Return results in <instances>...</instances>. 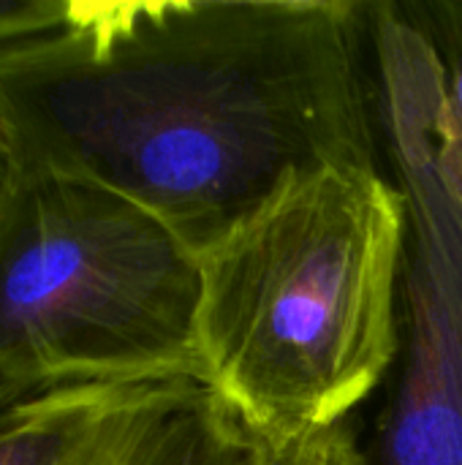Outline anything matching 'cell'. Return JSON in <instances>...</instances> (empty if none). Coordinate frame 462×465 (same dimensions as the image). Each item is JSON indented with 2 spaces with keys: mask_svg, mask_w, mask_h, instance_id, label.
Returning <instances> with one entry per match:
<instances>
[{
  "mask_svg": "<svg viewBox=\"0 0 462 465\" xmlns=\"http://www.w3.org/2000/svg\"><path fill=\"white\" fill-rule=\"evenodd\" d=\"M370 3L82 0L0 57L8 166L84 180L204 256L294 180L378 166Z\"/></svg>",
  "mask_w": 462,
  "mask_h": 465,
  "instance_id": "cell-1",
  "label": "cell"
},
{
  "mask_svg": "<svg viewBox=\"0 0 462 465\" xmlns=\"http://www.w3.org/2000/svg\"><path fill=\"white\" fill-rule=\"evenodd\" d=\"M381 120L408 204L400 341L368 465H462V207L433 161L436 63L403 0L370 5Z\"/></svg>",
  "mask_w": 462,
  "mask_h": 465,
  "instance_id": "cell-4",
  "label": "cell"
},
{
  "mask_svg": "<svg viewBox=\"0 0 462 465\" xmlns=\"http://www.w3.org/2000/svg\"><path fill=\"white\" fill-rule=\"evenodd\" d=\"M199 256L101 185L11 169L0 183V414L52 392L204 379Z\"/></svg>",
  "mask_w": 462,
  "mask_h": 465,
  "instance_id": "cell-3",
  "label": "cell"
},
{
  "mask_svg": "<svg viewBox=\"0 0 462 465\" xmlns=\"http://www.w3.org/2000/svg\"><path fill=\"white\" fill-rule=\"evenodd\" d=\"M267 452L191 376L74 387L0 414V465H267Z\"/></svg>",
  "mask_w": 462,
  "mask_h": 465,
  "instance_id": "cell-5",
  "label": "cell"
},
{
  "mask_svg": "<svg viewBox=\"0 0 462 465\" xmlns=\"http://www.w3.org/2000/svg\"><path fill=\"white\" fill-rule=\"evenodd\" d=\"M8 172V139H5V131H3V123H0V183Z\"/></svg>",
  "mask_w": 462,
  "mask_h": 465,
  "instance_id": "cell-9",
  "label": "cell"
},
{
  "mask_svg": "<svg viewBox=\"0 0 462 465\" xmlns=\"http://www.w3.org/2000/svg\"><path fill=\"white\" fill-rule=\"evenodd\" d=\"M82 0H0V57L68 27Z\"/></svg>",
  "mask_w": 462,
  "mask_h": 465,
  "instance_id": "cell-7",
  "label": "cell"
},
{
  "mask_svg": "<svg viewBox=\"0 0 462 465\" xmlns=\"http://www.w3.org/2000/svg\"><path fill=\"white\" fill-rule=\"evenodd\" d=\"M406 229L395 177L335 163L199 256L202 376L267 447L349 422L387 381Z\"/></svg>",
  "mask_w": 462,
  "mask_h": 465,
  "instance_id": "cell-2",
  "label": "cell"
},
{
  "mask_svg": "<svg viewBox=\"0 0 462 465\" xmlns=\"http://www.w3.org/2000/svg\"><path fill=\"white\" fill-rule=\"evenodd\" d=\"M267 465H368L351 422L270 447Z\"/></svg>",
  "mask_w": 462,
  "mask_h": 465,
  "instance_id": "cell-8",
  "label": "cell"
},
{
  "mask_svg": "<svg viewBox=\"0 0 462 465\" xmlns=\"http://www.w3.org/2000/svg\"><path fill=\"white\" fill-rule=\"evenodd\" d=\"M436 63L433 161L447 196L462 207V0H403Z\"/></svg>",
  "mask_w": 462,
  "mask_h": 465,
  "instance_id": "cell-6",
  "label": "cell"
}]
</instances>
